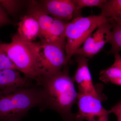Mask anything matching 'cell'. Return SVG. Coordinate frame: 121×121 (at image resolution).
Wrapping results in <instances>:
<instances>
[{
    "label": "cell",
    "instance_id": "cell-21",
    "mask_svg": "<svg viewBox=\"0 0 121 121\" xmlns=\"http://www.w3.org/2000/svg\"><path fill=\"white\" fill-rule=\"evenodd\" d=\"M110 83L121 86V79H115L112 80L110 82Z\"/></svg>",
    "mask_w": 121,
    "mask_h": 121
},
{
    "label": "cell",
    "instance_id": "cell-18",
    "mask_svg": "<svg viewBox=\"0 0 121 121\" xmlns=\"http://www.w3.org/2000/svg\"><path fill=\"white\" fill-rule=\"evenodd\" d=\"M106 1V0H72L76 8L80 10L85 7H98L100 8Z\"/></svg>",
    "mask_w": 121,
    "mask_h": 121
},
{
    "label": "cell",
    "instance_id": "cell-5",
    "mask_svg": "<svg viewBox=\"0 0 121 121\" xmlns=\"http://www.w3.org/2000/svg\"><path fill=\"white\" fill-rule=\"evenodd\" d=\"M65 45L64 43L40 42L35 63L37 82L40 78L58 73L69 64L67 61Z\"/></svg>",
    "mask_w": 121,
    "mask_h": 121
},
{
    "label": "cell",
    "instance_id": "cell-20",
    "mask_svg": "<svg viewBox=\"0 0 121 121\" xmlns=\"http://www.w3.org/2000/svg\"><path fill=\"white\" fill-rule=\"evenodd\" d=\"M109 110L111 114L113 113L116 115L117 121H121V99Z\"/></svg>",
    "mask_w": 121,
    "mask_h": 121
},
{
    "label": "cell",
    "instance_id": "cell-7",
    "mask_svg": "<svg viewBox=\"0 0 121 121\" xmlns=\"http://www.w3.org/2000/svg\"><path fill=\"white\" fill-rule=\"evenodd\" d=\"M103 99L91 95L80 94L76 104L78 112L74 114L75 121H109V110H107L102 106Z\"/></svg>",
    "mask_w": 121,
    "mask_h": 121
},
{
    "label": "cell",
    "instance_id": "cell-16",
    "mask_svg": "<svg viewBox=\"0 0 121 121\" xmlns=\"http://www.w3.org/2000/svg\"><path fill=\"white\" fill-rule=\"evenodd\" d=\"M2 43L0 40V70L6 69L17 70L4 49Z\"/></svg>",
    "mask_w": 121,
    "mask_h": 121
},
{
    "label": "cell",
    "instance_id": "cell-6",
    "mask_svg": "<svg viewBox=\"0 0 121 121\" xmlns=\"http://www.w3.org/2000/svg\"><path fill=\"white\" fill-rule=\"evenodd\" d=\"M28 12L35 16L39 22L41 30L40 42L56 43L65 39V30L67 23L48 15L41 9L37 1H30Z\"/></svg>",
    "mask_w": 121,
    "mask_h": 121
},
{
    "label": "cell",
    "instance_id": "cell-17",
    "mask_svg": "<svg viewBox=\"0 0 121 121\" xmlns=\"http://www.w3.org/2000/svg\"><path fill=\"white\" fill-rule=\"evenodd\" d=\"M21 1L17 0H0V5L9 15H13L18 11Z\"/></svg>",
    "mask_w": 121,
    "mask_h": 121
},
{
    "label": "cell",
    "instance_id": "cell-3",
    "mask_svg": "<svg viewBox=\"0 0 121 121\" xmlns=\"http://www.w3.org/2000/svg\"><path fill=\"white\" fill-rule=\"evenodd\" d=\"M9 43H2L3 48L17 70L22 72L26 79L37 82L35 70V63L40 42L24 41L15 34Z\"/></svg>",
    "mask_w": 121,
    "mask_h": 121
},
{
    "label": "cell",
    "instance_id": "cell-10",
    "mask_svg": "<svg viewBox=\"0 0 121 121\" xmlns=\"http://www.w3.org/2000/svg\"><path fill=\"white\" fill-rule=\"evenodd\" d=\"M37 2L48 15L64 22L68 23L82 16L81 10L76 8L72 0H44Z\"/></svg>",
    "mask_w": 121,
    "mask_h": 121
},
{
    "label": "cell",
    "instance_id": "cell-4",
    "mask_svg": "<svg viewBox=\"0 0 121 121\" xmlns=\"http://www.w3.org/2000/svg\"><path fill=\"white\" fill-rule=\"evenodd\" d=\"M107 21L101 15L82 16L75 18L67 24L65 37L66 42L65 51L67 61L70 63L75 52L84 41L102 24Z\"/></svg>",
    "mask_w": 121,
    "mask_h": 121
},
{
    "label": "cell",
    "instance_id": "cell-2",
    "mask_svg": "<svg viewBox=\"0 0 121 121\" xmlns=\"http://www.w3.org/2000/svg\"><path fill=\"white\" fill-rule=\"evenodd\" d=\"M44 101L43 90L36 84L9 92L0 91V121H21L32 108L41 110Z\"/></svg>",
    "mask_w": 121,
    "mask_h": 121
},
{
    "label": "cell",
    "instance_id": "cell-8",
    "mask_svg": "<svg viewBox=\"0 0 121 121\" xmlns=\"http://www.w3.org/2000/svg\"><path fill=\"white\" fill-rule=\"evenodd\" d=\"M74 56L78 67L73 78L78 84V93L94 95L105 101L107 98L102 92V85H95L93 83L88 67L89 59L80 55Z\"/></svg>",
    "mask_w": 121,
    "mask_h": 121
},
{
    "label": "cell",
    "instance_id": "cell-14",
    "mask_svg": "<svg viewBox=\"0 0 121 121\" xmlns=\"http://www.w3.org/2000/svg\"><path fill=\"white\" fill-rule=\"evenodd\" d=\"M114 56L115 60L113 65L99 72V79L106 84L113 80L121 79V56L119 54Z\"/></svg>",
    "mask_w": 121,
    "mask_h": 121
},
{
    "label": "cell",
    "instance_id": "cell-22",
    "mask_svg": "<svg viewBox=\"0 0 121 121\" xmlns=\"http://www.w3.org/2000/svg\"><path fill=\"white\" fill-rule=\"evenodd\" d=\"M63 121H75L74 118V114L73 115L72 117L63 119Z\"/></svg>",
    "mask_w": 121,
    "mask_h": 121
},
{
    "label": "cell",
    "instance_id": "cell-1",
    "mask_svg": "<svg viewBox=\"0 0 121 121\" xmlns=\"http://www.w3.org/2000/svg\"><path fill=\"white\" fill-rule=\"evenodd\" d=\"M69 68L68 64L53 75L40 78L36 83L42 87L44 94V104L41 110H52L63 119L73 115L72 107L76 103L78 96L73 78L69 75Z\"/></svg>",
    "mask_w": 121,
    "mask_h": 121
},
{
    "label": "cell",
    "instance_id": "cell-12",
    "mask_svg": "<svg viewBox=\"0 0 121 121\" xmlns=\"http://www.w3.org/2000/svg\"><path fill=\"white\" fill-rule=\"evenodd\" d=\"M33 84L25 78H22L20 72L13 69L0 70V91L9 92L20 88L28 87Z\"/></svg>",
    "mask_w": 121,
    "mask_h": 121
},
{
    "label": "cell",
    "instance_id": "cell-19",
    "mask_svg": "<svg viewBox=\"0 0 121 121\" xmlns=\"http://www.w3.org/2000/svg\"><path fill=\"white\" fill-rule=\"evenodd\" d=\"M12 23L13 22L9 17L8 13L0 5V28Z\"/></svg>",
    "mask_w": 121,
    "mask_h": 121
},
{
    "label": "cell",
    "instance_id": "cell-15",
    "mask_svg": "<svg viewBox=\"0 0 121 121\" xmlns=\"http://www.w3.org/2000/svg\"><path fill=\"white\" fill-rule=\"evenodd\" d=\"M109 43L111 44V48L108 54H119L121 50V27L112 28Z\"/></svg>",
    "mask_w": 121,
    "mask_h": 121
},
{
    "label": "cell",
    "instance_id": "cell-11",
    "mask_svg": "<svg viewBox=\"0 0 121 121\" xmlns=\"http://www.w3.org/2000/svg\"><path fill=\"white\" fill-rule=\"evenodd\" d=\"M40 34V27L35 16L28 12L21 18L15 34L21 39L30 43L35 42L39 38Z\"/></svg>",
    "mask_w": 121,
    "mask_h": 121
},
{
    "label": "cell",
    "instance_id": "cell-13",
    "mask_svg": "<svg viewBox=\"0 0 121 121\" xmlns=\"http://www.w3.org/2000/svg\"><path fill=\"white\" fill-rule=\"evenodd\" d=\"M100 9L101 15L112 28L121 27V0H106Z\"/></svg>",
    "mask_w": 121,
    "mask_h": 121
},
{
    "label": "cell",
    "instance_id": "cell-9",
    "mask_svg": "<svg viewBox=\"0 0 121 121\" xmlns=\"http://www.w3.org/2000/svg\"><path fill=\"white\" fill-rule=\"evenodd\" d=\"M94 33H92L74 55H80L88 59H92L103 49L107 43H109L112 27L108 22L102 24Z\"/></svg>",
    "mask_w": 121,
    "mask_h": 121
}]
</instances>
